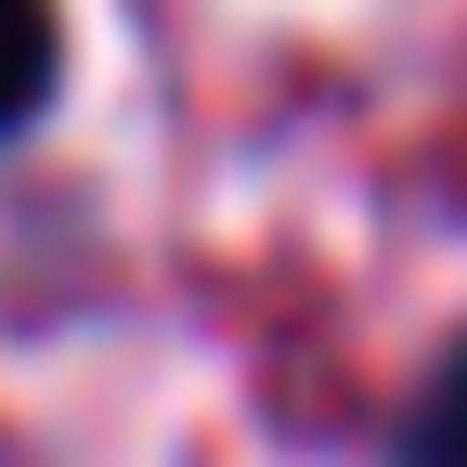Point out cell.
I'll use <instances>...</instances> for the list:
<instances>
[{"mask_svg":"<svg viewBox=\"0 0 467 467\" xmlns=\"http://www.w3.org/2000/svg\"><path fill=\"white\" fill-rule=\"evenodd\" d=\"M402 467H467V337H454V364L429 377V402H416V441H402Z\"/></svg>","mask_w":467,"mask_h":467,"instance_id":"cell-2","label":"cell"},{"mask_svg":"<svg viewBox=\"0 0 467 467\" xmlns=\"http://www.w3.org/2000/svg\"><path fill=\"white\" fill-rule=\"evenodd\" d=\"M52 66H66L52 0H0V130H26V117L52 104Z\"/></svg>","mask_w":467,"mask_h":467,"instance_id":"cell-1","label":"cell"}]
</instances>
